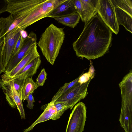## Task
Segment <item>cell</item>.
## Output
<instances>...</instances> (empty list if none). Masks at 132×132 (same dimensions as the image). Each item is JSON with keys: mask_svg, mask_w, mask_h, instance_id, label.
Here are the masks:
<instances>
[{"mask_svg": "<svg viewBox=\"0 0 132 132\" xmlns=\"http://www.w3.org/2000/svg\"><path fill=\"white\" fill-rule=\"evenodd\" d=\"M95 73L86 82L80 84L77 82L58 99L53 102L64 103L68 109L71 110L74 106L87 95V89L89 82L95 76Z\"/></svg>", "mask_w": 132, "mask_h": 132, "instance_id": "cell-5", "label": "cell"}, {"mask_svg": "<svg viewBox=\"0 0 132 132\" xmlns=\"http://www.w3.org/2000/svg\"><path fill=\"white\" fill-rule=\"evenodd\" d=\"M86 118V107L80 102L76 105L71 113L65 132H82Z\"/></svg>", "mask_w": 132, "mask_h": 132, "instance_id": "cell-7", "label": "cell"}, {"mask_svg": "<svg viewBox=\"0 0 132 132\" xmlns=\"http://www.w3.org/2000/svg\"><path fill=\"white\" fill-rule=\"evenodd\" d=\"M18 24V22L15 20L11 14L5 18H0V34L3 37Z\"/></svg>", "mask_w": 132, "mask_h": 132, "instance_id": "cell-18", "label": "cell"}, {"mask_svg": "<svg viewBox=\"0 0 132 132\" xmlns=\"http://www.w3.org/2000/svg\"><path fill=\"white\" fill-rule=\"evenodd\" d=\"M115 10L118 25H123L132 33V15L118 7H115Z\"/></svg>", "mask_w": 132, "mask_h": 132, "instance_id": "cell-15", "label": "cell"}, {"mask_svg": "<svg viewBox=\"0 0 132 132\" xmlns=\"http://www.w3.org/2000/svg\"><path fill=\"white\" fill-rule=\"evenodd\" d=\"M80 1L82 6L80 18L82 21L85 23L97 13L96 7L97 0H80Z\"/></svg>", "mask_w": 132, "mask_h": 132, "instance_id": "cell-13", "label": "cell"}, {"mask_svg": "<svg viewBox=\"0 0 132 132\" xmlns=\"http://www.w3.org/2000/svg\"><path fill=\"white\" fill-rule=\"evenodd\" d=\"M38 86L30 77L26 79L21 90V97L22 101L26 100L29 95L33 93Z\"/></svg>", "mask_w": 132, "mask_h": 132, "instance_id": "cell-19", "label": "cell"}, {"mask_svg": "<svg viewBox=\"0 0 132 132\" xmlns=\"http://www.w3.org/2000/svg\"><path fill=\"white\" fill-rule=\"evenodd\" d=\"M39 56L37 50V43H35L30 47L25 55L12 70L2 75L1 79L4 83L8 81L32 60Z\"/></svg>", "mask_w": 132, "mask_h": 132, "instance_id": "cell-12", "label": "cell"}, {"mask_svg": "<svg viewBox=\"0 0 132 132\" xmlns=\"http://www.w3.org/2000/svg\"><path fill=\"white\" fill-rule=\"evenodd\" d=\"M24 39L21 34V35L16 44L12 56L15 55L18 53L22 45Z\"/></svg>", "mask_w": 132, "mask_h": 132, "instance_id": "cell-25", "label": "cell"}, {"mask_svg": "<svg viewBox=\"0 0 132 132\" xmlns=\"http://www.w3.org/2000/svg\"><path fill=\"white\" fill-rule=\"evenodd\" d=\"M47 75L45 69L43 68L42 69L36 79V84L38 86H43L47 79Z\"/></svg>", "mask_w": 132, "mask_h": 132, "instance_id": "cell-24", "label": "cell"}, {"mask_svg": "<svg viewBox=\"0 0 132 132\" xmlns=\"http://www.w3.org/2000/svg\"><path fill=\"white\" fill-rule=\"evenodd\" d=\"M27 77V75L24 74L11 80L12 81L14 88L18 93H21L25 79Z\"/></svg>", "mask_w": 132, "mask_h": 132, "instance_id": "cell-22", "label": "cell"}, {"mask_svg": "<svg viewBox=\"0 0 132 132\" xmlns=\"http://www.w3.org/2000/svg\"><path fill=\"white\" fill-rule=\"evenodd\" d=\"M115 7H118L132 15V2L130 0H111Z\"/></svg>", "mask_w": 132, "mask_h": 132, "instance_id": "cell-20", "label": "cell"}, {"mask_svg": "<svg viewBox=\"0 0 132 132\" xmlns=\"http://www.w3.org/2000/svg\"><path fill=\"white\" fill-rule=\"evenodd\" d=\"M37 40L36 34L31 31L24 39L22 45L18 53L11 57L6 67L5 73L10 72L17 65L25 55L30 47L32 45L37 43Z\"/></svg>", "mask_w": 132, "mask_h": 132, "instance_id": "cell-11", "label": "cell"}, {"mask_svg": "<svg viewBox=\"0 0 132 132\" xmlns=\"http://www.w3.org/2000/svg\"><path fill=\"white\" fill-rule=\"evenodd\" d=\"M21 30L15 27L4 36L2 56L4 67H6L11 59L16 44L20 35Z\"/></svg>", "mask_w": 132, "mask_h": 132, "instance_id": "cell-10", "label": "cell"}, {"mask_svg": "<svg viewBox=\"0 0 132 132\" xmlns=\"http://www.w3.org/2000/svg\"><path fill=\"white\" fill-rule=\"evenodd\" d=\"M68 110L64 103L50 102L47 105L40 116L24 132L32 130L37 124L49 120H55L59 119L64 112Z\"/></svg>", "mask_w": 132, "mask_h": 132, "instance_id": "cell-8", "label": "cell"}, {"mask_svg": "<svg viewBox=\"0 0 132 132\" xmlns=\"http://www.w3.org/2000/svg\"><path fill=\"white\" fill-rule=\"evenodd\" d=\"M5 95L6 101L12 108L16 107L22 119H26L24 110L21 93H18L16 90L12 81L5 82L1 88Z\"/></svg>", "mask_w": 132, "mask_h": 132, "instance_id": "cell-9", "label": "cell"}, {"mask_svg": "<svg viewBox=\"0 0 132 132\" xmlns=\"http://www.w3.org/2000/svg\"><path fill=\"white\" fill-rule=\"evenodd\" d=\"M75 11L78 13L80 16L82 13V6L80 0H72Z\"/></svg>", "mask_w": 132, "mask_h": 132, "instance_id": "cell-27", "label": "cell"}, {"mask_svg": "<svg viewBox=\"0 0 132 132\" xmlns=\"http://www.w3.org/2000/svg\"><path fill=\"white\" fill-rule=\"evenodd\" d=\"M3 37L0 34V74L6 71V68L4 66L2 57V45L4 42Z\"/></svg>", "mask_w": 132, "mask_h": 132, "instance_id": "cell-26", "label": "cell"}, {"mask_svg": "<svg viewBox=\"0 0 132 132\" xmlns=\"http://www.w3.org/2000/svg\"><path fill=\"white\" fill-rule=\"evenodd\" d=\"M96 7L97 14L112 32L117 34L119 26L116 19L115 7L111 0H97Z\"/></svg>", "mask_w": 132, "mask_h": 132, "instance_id": "cell-6", "label": "cell"}, {"mask_svg": "<svg viewBox=\"0 0 132 132\" xmlns=\"http://www.w3.org/2000/svg\"><path fill=\"white\" fill-rule=\"evenodd\" d=\"M20 33L21 35L24 39L26 38L28 36L26 31L24 30H21L20 31Z\"/></svg>", "mask_w": 132, "mask_h": 132, "instance_id": "cell-30", "label": "cell"}, {"mask_svg": "<svg viewBox=\"0 0 132 132\" xmlns=\"http://www.w3.org/2000/svg\"><path fill=\"white\" fill-rule=\"evenodd\" d=\"M41 62L40 56L36 58L26 65L12 79L7 82L15 79L24 74L26 75L28 77H32L36 73Z\"/></svg>", "mask_w": 132, "mask_h": 132, "instance_id": "cell-14", "label": "cell"}, {"mask_svg": "<svg viewBox=\"0 0 132 132\" xmlns=\"http://www.w3.org/2000/svg\"><path fill=\"white\" fill-rule=\"evenodd\" d=\"M6 0H0V14L6 12Z\"/></svg>", "mask_w": 132, "mask_h": 132, "instance_id": "cell-29", "label": "cell"}, {"mask_svg": "<svg viewBox=\"0 0 132 132\" xmlns=\"http://www.w3.org/2000/svg\"><path fill=\"white\" fill-rule=\"evenodd\" d=\"M80 75H81L73 81L69 83H65L63 86L61 87L53 97L51 102H52L55 101L75 85L78 82Z\"/></svg>", "mask_w": 132, "mask_h": 132, "instance_id": "cell-21", "label": "cell"}, {"mask_svg": "<svg viewBox=\"0 0 132 132\" xmlns=\"http://www.w3.org/2000/svg\"><path fill=\"white\" fill-rule=\"evenodd\" d=\"M112 32L97 13L85 23L82 32L72 44L76 55L88 60L103 55L111 44Z\"/></svg>", "mask_w": 132, "mask_h": 132, "instance_id": "cell-1", "label": "cell"}, {"mask_svg": "<svg viewBox=\"0 0 132 132\" xmlns=\"http://www.w3.org/2000/svg\"><path fill=\"white\" fill-rule=\"evenodd\" d=\"M80 16L75 12L54 18L59 23L67 26L74 28L79 22Z\"/></svg>", "mask_w": 132, "mask_h": 132, "instance_id": "cell-17", "label": "cell"}, {"mask_svg": "<svg viewBox=\"0 0 132 132\" xmlns=\"http://www.w3.org/2000/svg\"><path fill=\"white\" fill-rule=\"evenodd\" d=\"M65 0H45L32 11L16 26L21 30H24L28 26L46 17L52 10Z\"/></svg>", "mask_w": 132, "mask_h": 132, "instance_id": "cell-4", "label": "cell"}, {"mask_svg": "<svg viewBox=\"0 0 132 132\" xmlns=\"http://www.w3.org/2000/svg\"><path fill=\"white\" fill-rule=\"evenodd\" d=\"M4 84V81L2 79H0V88H1L3 86Z\"/></svg>", "mask_w": 132, "mask_h": 132, "instance_id": "cell-31", "label": "cell"}, {"mask_svg": "<svg viewBox=\"0 0 132 132\" xmlns=\"http://www.w3.org/2000/svg\"><path fill=\"white\" fill-rule=\"evenodd\" d=\"M70 11L75 12L72 0H65L55 8L51 11L47 15L46 17L54 18L65 15L66 12Z\"/></svg>", "mask_w": 132, "mask_h": 132, "instance_id": "cell-16", "label": "cell"}, {"mask_svg": "<svg viewBox=\"0 0 132 132\" xmlns=\"http://www.w3.org/2000/svg\"><path fill=\"white\" fill-rule=\"evenodd\" d=\"M90 66L88 71L83 73V72L81 74L78 82L80 84H82L87 82L95 73L94 69L91 62L90 63Z\"/></svg>", "mask_w": 132, "mask_h": 132, "instance_id": "cell-23", "label": "cell"}, {"mask_svg": "<svg viewBox=\"0 0 132 132\" xmlns=\"http://www.w3.org/2000/svg\"><path fill=\"white\" fill-rule=\"evenodd\" d=\"M26 100L27 101V107L29 109H32L33 108L34 103L35 102L34 98L33 96L32 93L29 95Z\"/></svg>", "mask_w": 132, "mask_h": 132, "instance_id": "cell-28", "label": "cell"}, {"mask_svg": "<svg viewBox=\"0 0 132 132\" xmlns=\"http://www.w3.org/2000/svg\"><path fill=\"white\" fill-rule=\"evenodd\" d=\"M64 28H59L51 23L41 34L37 43L47 61L53 65L65 37Z\"/></svg>", "mask_w": 132, "mask_h": 132, "instance_id": "cell-2", "label": "cell"}, {"mask_svg": "<svg viewBox=\"0 0 132 132\" xmlns=\"http://www.w3.org/2000/svg\"><path fill=\"white\" fill-rule=\"evenodd\" d=\"M6 12L13 16L18 24L45 0H6Z\"/></svg>", "mask_w": 132, "mask_h": 132, "instance_id": "cell-3", "label": "cell"}]
</instances>
